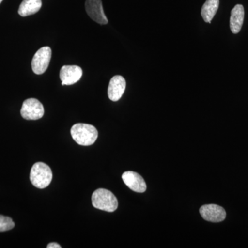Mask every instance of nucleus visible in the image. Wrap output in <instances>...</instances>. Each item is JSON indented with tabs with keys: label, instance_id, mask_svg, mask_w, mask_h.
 <instances>
[{
	"label": "nucleus",
	"instance_id": "1",
	"mask_svg": "<svg viewBox=\"0 0 248 248\" xmlns=\"http://www.w3.org/2000/svg\"><path fill=\"white\" fill-rule=\"evenodd\" d=\"M72 138L81 146H89L97 140L98 131L95 127L87 124H76L71 128Z\"/></svg>",
	"mask_w": 248,
	"mask_h": 248
},
{
	"label": "nucleus",
	"instance_id": "2",
	"mask_svg": "<svg viewBox=\"0 0 248 248\" xmlns=\"http://www.w3.org/2000/svg\"><path fill=\"white\" fill-rule=\"evenodd\" d=\"M92 204L94 208L112 213L118 207V202L112 192L107 189H97L93 192Z\"/></svg>",
	"mask_w": 248,
	"mask_h": 248
},
{
	"label": "nucleus",
	"instance_id": "3",
	"mask_svg": "<svg viewBox=\"0 0 248 248\" xmlns=\"http://www.w3.org/2000/svg\"><path fill=\"white\" fill-rule=\"evenodd\" d=\"M53 179V172L48 165L43 162H37L31 170L30 180L32 185L37 188L44 189L48 187Z\"/></svg>",
	"mask_w": 248,
	"mask_h": 248
},
{
	"label": "nucleus",
	"instance_id": "4",
	"mask_svg": "<svg viewBox=\"0 0 248 248\" xmlns=\"http://www.w3.org/2000/svg\"><path fill=\"white\" fill-rule=\"evenodd\" d=\"M45 115V108L40 101L31 98L24 101L21 109V115L27 120H40Z\"/></svg>",
	"mask_w": 248,
	"mask_h": 248
},
{
	"label": "nucleus",
	"instance_id": "5",
	"mask_svg": "<svg viewBox=\"0 0 248 248\" xmlns=\"http://www.w3.org/2000/svg\"><path fill=\"white\" fill-rule=\"evenodd\" d=\"M51 55V48L50 47L45 46L39 49L34 55L31 63L32 71L37 75L45 73L50 63Z\"/></svg>",
	"mask_w": 248,
	"mask_h": 248
},
{
	"label": "nucleus",
	"instance_id": "6",
	"mask_svg": "<svg viewBox=\"0 0 248 248\" xmlns=\"http://www.w3.org/2000/svg\"><path fill=\"white\" fill-rule=\"evenodd\" d=\"M85 7L86 13L94 22L102 25L108 23L103 9L102 0H86Z\"/></svg>",
	"mask_w": 248,
	"mask_h": 248
},
{
	"label": "nucleus",
	"instance_id": "7",
	"mask_svg": "<svg viewBox=\"0 0 248 248\" xmlns=\"http://www.w3.org/2000/svg\"><path fill=\"white\" fill-rule=\"evenodd\" d=\"M200 212L204 220L213 223L224 221L226 217L224 208L215 204L204 205L200 208Z\"/></svg>",
	"mask_w": 248,
	"mask_h": 248
},
{
	"label": "nucleus",
	"instance_id": "8",
	"mask_svg": "<svg viewBox=\"0 0 248 248\" xmlns=\"http://www.w3.org/2000/svg\"><path fill=\"white\" fill-rule=\"evenodd\" d=\"M83 71L78 66H63L60 70V78L62 84L73 85L79 81L82 77Z\"/></svg>",
	"mask_w": 248,
	"mask_h": 248
},
{
	"label": "nucleus",
	"instance_id": "9",
	"mask_svg": "<svg viewBox=\"0 0 248 248\" xmlns=\"http://www.w3.org/2000/svg\"><path fill=\"white\" fill-rule=\"evenodd\" d=\"M122 179L130 190L140 193L146 190V182L138 173L133 171H127L122 174Z\"/></svg>",
	"mask_w": 248,
	"mask_h": 248
},
{
	"label": "nucleus",
	"instance_id": "10",
	"mask_svg": "<svg viewBox=\"0 0 248 248\" xmlns=\"http://www.w3.org/2000/svg\"><path fill=\"white\" fill-rule=\"evenodd\" d=\"M126 87V82L123 77L114 76L110 79L108 89V95L112 102H117L122 98Z\"/></svg>",
	"mask_w": 248,
	"mask_h": 248
},
{
	"label": "nucleus",
	"instance_id": "11",
	"mask_svg": "<svg viewBox=\"0 0 248 248\" xmlns=\"http://www.w3.org/2000/svg\"><path fill=\"white\" fill-rule=\"evenodd\" d=\"M244 8L241 4H237L232 10L230 26L232 33H239L244 21Z\"/></svg>",
	"mask_w": 248,
	"mask_h": 248
},
{
	"label": "nucleus",
	"instance_id": "12",
	"mask_svg": "<svg viewBox=\"0 0 248 248\" xmlns=\"http://www.w3.org/2000/svg\"><path fill=\"white\" fill-rule=\"evenodd\" d=\"M42 5V0H23L18 10V14L22 17L35 14L40 11Z\"/></svg>",
	"mask_w": 248,
	"mask_h": 248
},
{
	"label": "nucleus",
	"instance_id": "13",
	"mask_svg": "<svg viewBox=\"0 0 248 248\" xmlns=\"http://www.w3.org/2000/svg\"><path fill=\"white\" fill-rule=\"evenodd\" d=\"M219 6V0H206L202 9V16L206 23L211 22Z\"/></svg>",
	"mask_w": 248,
	"mask_h": 248
},
{
	"label": "nucleus",
	"instance_id": "14",
	"mask_svg": "<svg viewBox=\"0 0 248 248\" xmlns=\"http://www.w3.org/2000/svg\"><path fill=\"white\" fill-rule=\"evenodd\" d=\"M15 227V223L12 218L9 217L0 215V232L11 231Z\"/></svg>",
	"mask_w": 248,
	"mask_h": 248
},
{
	"label": "nucleus",
	"instance_id": "15",
	"mask_svg": "<svg viewBox=\"0 0 248 248\" xmlns=\"http://www.w3.org/2000/svg\"><path fill=\"white\" fill-rule=\"evenodd\" d=\"M47 248H61V246L57 244V243H50L49 244L48 246H47Z\"/></svg>",
	"mask_w": 248,
	"mask_h": 248
},
{
	"label": "nucleus",
	"instance_id": "16",
	"mask_svg": "<svg viewBox=\"0 0 248 248\" xmlns=\"http://www.w3.org/2000/svg\"><path fill=\"white\" fill-rule=\"evenodd\" d=\"M3 1V0H0V4H1V1Z\"/></svg>",
	"mask_w": 248,
	"mask_h": 248
}]
</instances>
